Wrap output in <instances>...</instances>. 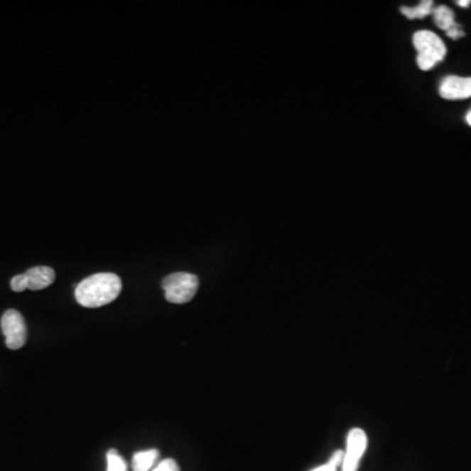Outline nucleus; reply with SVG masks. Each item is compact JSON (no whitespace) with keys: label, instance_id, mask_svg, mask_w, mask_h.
<instances>
[{"label":"nucleus","instance_id":"obj_1","mask_svg":"<svg viewBox=\"0 0 471 471\" xmlns=\"http://www.w3.org/2000/svg\"><path fill=\"white\" fill-rule=\"evenodd\" d=\"M121 290L122 281L116 274H94L77 284L75 298L85 308H99L114 301Z\"/></svg>","mask_w":471,"mask_h":471},{"label":"nucleus","instance_id":"obj_2","mask_svg":"<svg viewBox=\"0 0 471 471\" xmlns=\"http://www.w3.org/2000/svg\"><path fill=\"white\" fill-rule=\"evenodd\" d=\"M413 48L418 51L416 63L423 71H430L447 55V48L438 34L419 31L413 34Z\"/></svg>","mask_w":471,"mask_h":471},{"label":"nucleus","instance_id":"obj_3","mask_svg":"<svg viewBox=\"0 0 471 471\" xmlns=\"http://www.w3.org/2000/svg\"><path fill=\"white\" fill-rule=\"evenodd\" d=\"M199 287L197 275L189 273H174L163 281V290L166 298L173 304L189 303L195 296Z\"/></svg>","mask_w":471,"mask_h":471},{"label":"nucleus","instance_id":"obj_4","mask_svg":"<svg viewBox=\"0 0 471 471\" xmlns=\"http://www.w3.org/2000/svg\"><path fill=\"white\" fill-rule=\"evenodd\" d=\"M1 331L6 337V346L9 350L23 347L28 337V329L24 317L15 309H9L1 315Z\"/></svg>","mask_w":471,"mask_h":471},{"label":"nucleus","instance_id":"obj_5","mask_svg":"<svg viewBox=\"0 0 471 471\" xmlns=\"http://www.w3.org/2000/svg\"><path fill=\"white\" fill-rule=\"evenodd\" d=\"M368 445V438L360 428L350 431L347 436V449L343 457L342 471H357L359 463Z\"/></svg>","mask_w":471,"mask_h":471},{"label":"nucleus","instance_id":"obj_6","mask_svg":"<svg viewBox=\"0 0 471 471\" xmlns=\"http://www.w3.org/2000/svg\"><path fill=\"white\" fill-rule=\"evenodd\" d=\"M438 93L443 99H466L471 97V77H461V76H445L440 87H438Z\"/></svg>","mask_w":471,"mask_h":471},{"label":"nucleus","instance_id":"obj_7","mask_svg":"<svg viewBox=\"0 0 471 471\" xmlns=\"http://www.w3.org/2000/svg\"><path fill=\"white\" fill-rule=\"evenodd\" d=\"M24 275L28 283V290H45L55 281V271L48 266L32 267L25 271Z\"/></svg>","mask_w":471,"mask_h":471},{"label":"nucleus","instance_id":"obj_8","mask_svg":"<svg viewBox=\"0 0 471 471\" xmlns=\"http://www.w3.org/2000/svg\"><path fill=\"white\" fill-rule=\"evenodd\" d=\"M433 20L435 24L444 32H448L455 24V12L447 6H438L433 9Z\"/></svg>","mask_w":471,"mask_h":471},{"label":"nucleus","instance_id":"obj_9","mask_svg":"<svg viewBox=\"0 0 471 471\" xmlns=\"http://www.w3.org/2000/svg\"><path fill=\"white\" fill-rule=\"evenodd\" d=\"M158 457L156 449H148L135 453L133 457L134 471H148Z\"/></svg>","mask_w":471,"mask_h":471},{"label":"nucleus","instance_id":"obj_10","mask_svg":"<svg viewBox=\"0 0 471 471\" xmlns=\"http://www.w3.org/2000/svg\"><path fill=\"white\" fill-rule=\"evenodd\" d=\"M401 12L408 20L424 18V17L430 16L431 13L433 12V1L432 0H423L416 7H402Z\"/></svg>","mask_w":471,"mask_h":471},{"label":"nucleus","instance_id":"obj_11","mask_svg":"<svg viewBox=\"0 0 471 471\" xmlns=\"http://www.w3.org/2000/svg\"><path fill=\"white\" fill-rule=\"evenodd\" d=\"M108 469L107 471H127V463L124 461L118 452L112 449L109 450L108 455Z\"/></svg>","mask_w":471,"mask_h":471},{"label":"nucleus","instance_id":"obj_12","mask_svg":"<svg viewBox=\"0 0 471 471\" xmlns=\"http://www.w3.org/2000/svg\"><path fill=\"white\" fill-rule=\"evenodd\" d=\"M343 457H345V453L342 450H337L334 455H331L329 462L326 465H321L312 471H337L339 465H342L343 462Z\"/></svg>","mask_w":471,"mask_h":471},{"label":"nucleus","instance_id":"obj_13","mask_svg":"<svg viewBox=\"0 0 471 471\" xmlns=\"http://www.w3.org/2000/svg\"><path fill=\"white\" fill-rule=\"evenodd\" d=\"M11 288L15 292H23V291L28 290V283H26L24 274H20L12 278Z\"/></svg>","mask_w":471,"mask_h":471},{"label":"nucleus","instance_id":"obj_14","mask_svg":"<svg viewBox=\"0 0 471 471\" xmlns=\"http://www.w3.org/2000/svg\"><path fill=\"white\" fill-rule=\"evenodd\" d=\"M153 471H180V466L172 458H168L158 463Z\"/></svg>","mask_w":471,"mask_h":471},{"label":"nucleus","instance_id":"obj_15","mask_svg":"<svg viewBox=\"0 0 471 471\" xmlns=\"http://www.w3.org/2000/svg\"><path fill=\"white\" fill-rule=\"evenodd\" d=\"M447 34L448 37H450V38H453V40H458V38H461V37L465 36L461 25L457 24V23L448 31Z\"/></svg>","mask_w":471,"mask_h":471},{"label":"nucleus","instance_id":"obj_16","mask_svg":"<svg viewBox=\"0 0 471 471\" xmlns=\"http://www.w3.org/2000/svg\"><path fill=\"white\" fill-rule=\"evenodd\" d=\"M460 7H463V9H466V7H469L471 4V0H458V1H455Z\"/></svg>","mask_w":471,"mask_h":471},{"label":"nucleus","instance_id":"obj_17","mask_svg":"<svg viewBox=\"0 0 471 471\" xmlns=\"http://www.w3.org/2000/svg\"><path fill=\"white\" fill-rule=\"evenodd\" d=\"M465 119H466V124H469V126H471V109L467 112V114H466V117H465Z\"/></svg>","mask_w":471,"mask_h":471}]
</instances>
